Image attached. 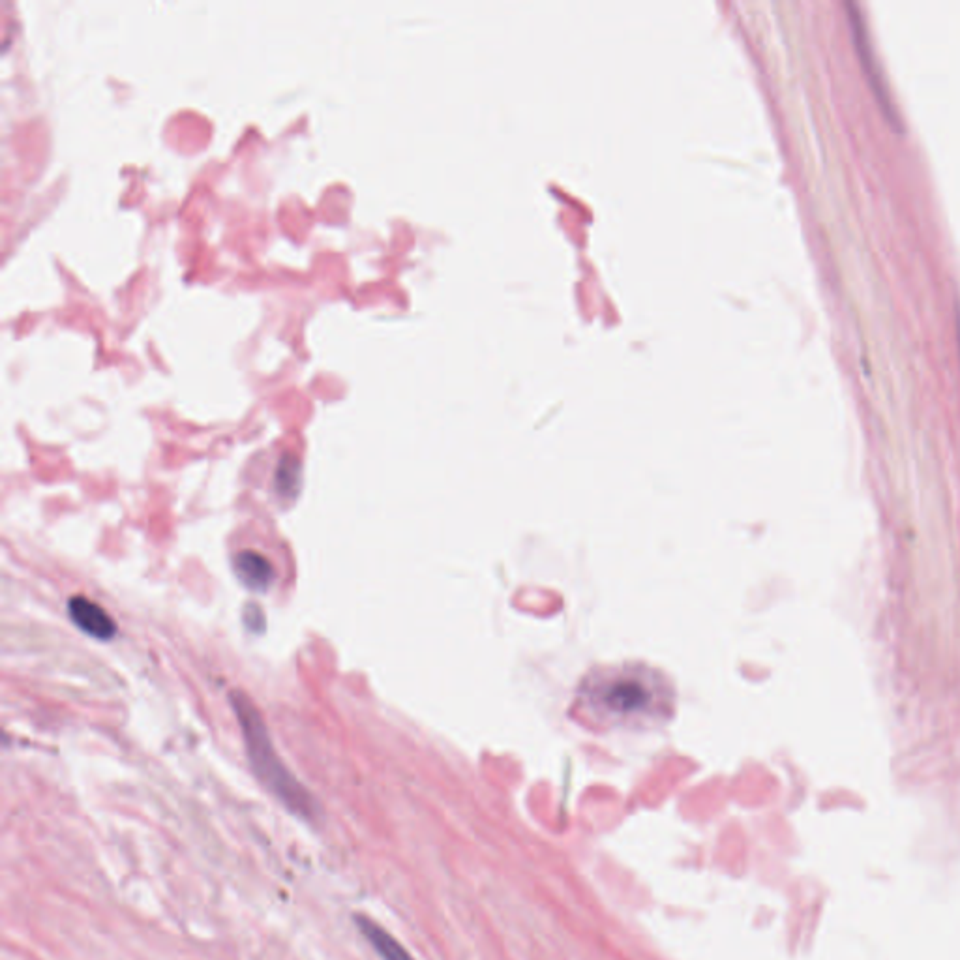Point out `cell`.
<instances>
[{
    "mask_svg": "<svg viewBox=\"0 0 960 960\" xmlns=\"http://www.w3.org/2000/svg\"><path fill=\"white\" fill-rule=\"evenodd\" d=\"M68 612L75 625L96 640H111L117 634V625L111 615L92 600L72 597L68 602Z\"/></svg>",
    "mask_w": 960,
    "mask_h": 960,
    "instance_id": "cell-3",
    "label": "cell"
},
{
    "mask_svg": "<svg viewBox=\"0 0 960 960\" xmlns=\"http://www.w3.org/2000/svg\"><path fill=\"white\" fill-rule=\"evenodd\" d=\"M850 8V21H852V27H854L855 34H857V45H859V51H861V57H863V64L867 68V72L872 75V85H874V90L880 98V102L885 104L887 111L891 113V117H895V111L891 107V102L887 98V92L884 90V83H882V77L876 72V64H874V55H872V47L867 45V34H865V27H863V21H861V15L857 12V6H854L852 2L846 4Z\"/></svg>",
    "mask_w": 960,
    "mask_h": 960,
    "instance_id": "cell-6",
    "label": "cell"
},
{
    "mask_svg": "<svg viewBox=\"0 0 960 960\" xmlns=\"http://www.w3.org/2000/svg\"><path fill=\"white\" fill-rule=\"evenodd\" d=\"M300 462L295 456L282 458L276 471V490L284 499H293L299 494Z\"/></svg>",
    "mask_w": 960,
    "mask_h": 960,
    "instance_id": "cell-7",
    "label": "cell"
},
{
    "mask_svg": "<svg viewBox=\"0 0 960 960\" xmlns=\"http://www.w3.org/2000/svg\"><path fill=\"white\" fill-rule=\"evenodd\" d=\"M580 711L591 720L651 722L672 713L674 690L664 675L642 664L600 668L578 689Z\"/></svg>",
    "mask_w": 960,
    "mask_h": 960,
    "instance_id": "cell-1",
    "label": "cell"
},
{
    "mask_svg": "<svg viewBox=\"0 0 960 960\" xmlns=\"http://www.w3.org/2000/svg\"><path fill=\"white\" fill-rule=\"evenodd\" d=\"M231 702L244 730L246 747L254 765L255 775L293 812H299L302 816H312L314 814L312 797L280 762L278 754L274 752V747L270 743L263 719L259 717V711L242 692L240 694L233 692Z\"/></svg>",
    "mask_w": 960,
    "mask_h": 960,
    "instance_id": "cell-2",
    "label": "cell"
},
{
    "mask_svg": "<svg viewBox=\"0 0 960 960\" xmlns=\"http://www.w3.org/2000/svg\"><path fill=\"white\" fill-rule=\"evenodd\" d=\"M357 925L360 932L366 936V940L374 945L375 951L383 957V960H415L402 945L398 944L387 930L381 929L372 919L359 915Z\"/></svg>",
    "mask_w": 960,
    "mask_h": 960,
    "instance_id": "cell-5",
    "label": "cell"
},
{
    "mask_svg": "<svg viewBox=\"0 0 960 960\" xmlns=\"http://www.w3.org/2000/svg\"><path fill=\"white\" fill-rule=\"evenodd\" d=\"M235 572H237L242 584L252 591H257V593H265L274 582V576H276L269 559L257 554V552H250V550L240 552L237 555Z\"/></svg>",
    "mask_w": 960,
    "mask_h": 960,
    "instance_id": "cell-4",
    "label": "cell"
}]
</instances>
